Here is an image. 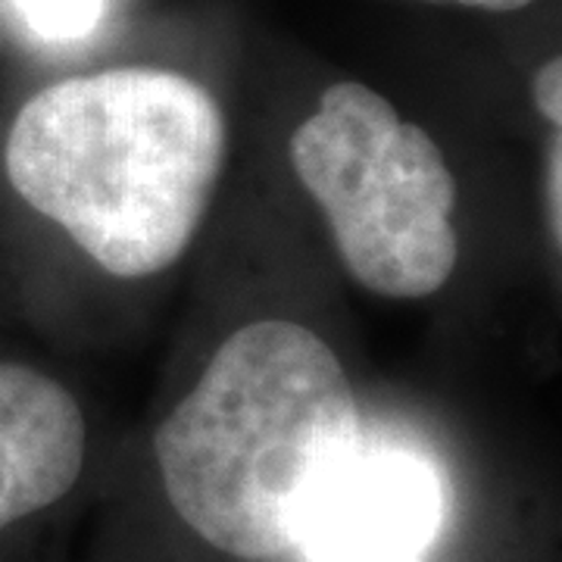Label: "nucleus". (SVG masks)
I'll use <instances>...</instances> for the list:
<instances>
[{
    "mask_svg": "<svg viewBox=\"0 0 562 562\" xmlns=\"http://www.w3.org/2000/svg\"><path fill=\"white\" fill-rule=\"evenodd\" d=\"M228 157V122L201 81L116 66L29 98L7 138L22 201L116 279H150L198 238Z\"/></svg>",
    "mask_w": 562,
    "mask_h": 562,
    "instance_id": "f257e3e1",
    "label": "nucleus"
},
{
    "mask_svg": "<svg viewBox=\"0 0 562 562\" xmlns=\"http://www.w3.org/2000/svg\"><path fill=\"white\" fill-rule=\"evenodd\" d=\"M360 443V406L338 353L301 322L260 319L216 347L160 422L154 457L198 538L238 560H272L297 547Z\"/></svg>",
    "mask_w": 562,
    "mask_h": 562,
    "instance_id": "f03ea898",
    "label": "nucleus"
},
{
    "mask_svg": "<svg viewBox=\"0 0 562 562\" xmlns=\"http://www.w3.org/2000/svg\"><path fill=\"white\" fill-rule=\"evenodd\" d=\"M291 162L362 288L419 301L450 281L460 260L457 179L435 138L375 88H325L291 138Z\"/></svg>",
    "mask_w": 562,
    "mask_h": 562,
    "instance_id": "7ed1b4c3",
    "label": "nucleus"
},
{
    "mask_svg": "<svg viewBox=\"0 0 562 562\" xmlns=\"http://www.w3.org/2000/svg\"><path fill=\"white\" fill-rule=\"evenodd\" d=\"M438 469L401 443H362L303 525L306 562H416L443 525Z\"/></svg>",
    "mask_w": 562,
    "mask_h": 562,
    "instance_id": "20e7f679",
    "label": "nucleus"
},
{
    "mask_svg": "<svg viewBox=\"0 0 562 562\" xmlns=\"http://www.w3.org/2000/svg\"><path fill=\"white\" fill-rule=\"evenodd\" d=\"M76 397L20 362H0V531L66 497L85 462Z\"/></svg>",
    "mask_w": 562,
    "mask_h": 562,
    "instance_id": "39448f33",
    "label": "nucleus"
},
{
    "mask_svg": "<svg viewBox=\"0 0 562 562\" xmlns=\"http://www.w3.org/2000/svg\"><path fill=\"white\" fill-rule=\"evenodd\" d=\"M41 38L72 41L88 35L101 20L103 0H13Z\"/></svg>",
    "mask_w": 562,
    "mask_h": 562,
    "instance_id": "423d86ee",
    "label": "nucleus"
},
{
    "mask_svg": "<svg viewBox=\"0 0 562 562\" xmlns=\"http://www.w3.org/2000/svg\"><path fill=\"white\" fill-rule=\"evenodd\" d=\"M531 98L543 120L553 128H560L562 122V60L550 57L538 66L535 79H531Z\"/></svg>",
    "mask_w": 562,
    "mask_h": 562,
    "instance_id": "0eeeda50",
    "label": "nucleus"
},
{
    "mask_svg": "<svg viewBox=\"0 0 562 562\" xmlns=\"http://www.w3.org/2000/svg\"><path fill=\"white\" fill-rule=\"evenodd\" d=\"M543 198H547V225L553 244L560 247L562 235V140L560 128H553V140L547 150V181H543Z\"/></svg>",
    "mask_w": 562,
    "mask_h": 562,
    "instance_id": "6e6552de",
    "label": "nucleus"
},
{
    "mask_svg": "<svg viewBox=\"0 0 562 562\" xmlns=\"http://www.w3.org/2000/svg\"><path fill=\"white\" fill-rule=\"evenodd\" d=\"M428 3H457V7L484 10V13H516V10L531 7L535 0H428Z\"/></svg>",
    "mask_w": 562,
    "mask_h": 562,
    "instance_id": "1a4fd4ad",
    "label": "nucleus"
},
{
    "mask_svg": "<svg viewBox=\"0 0 562 562\" xmlns=\"http://www.w3.org/2000/svg\"><path fill=\"white\" fill-rule=\"evenodd\" d=\"M416 562H428V560H416Z\"/></svg>",
    "mask_w": 562,
    "mask_h": 562,
    "instance_id": "9d476101",
    "label": "nucleus"
}]
</instances>
